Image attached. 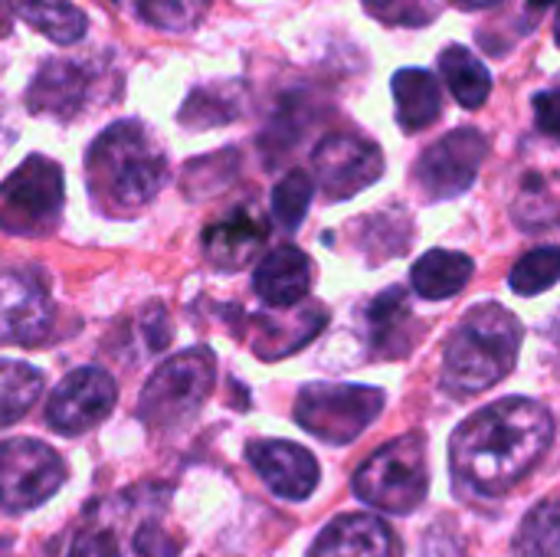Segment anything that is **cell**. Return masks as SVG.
Instances as JSON below:
<instances>
[{
	"label": "cell",
	"instance_id": "3957f363",
	"mask_svg": "<svg viewBox=\"0 0 560 557\" xmlns=\"http://www.w3.org/2000/svg\"><path fill=\"white\" fill-rule=\"evenodd\" d=\"M525 328L515 312L486 302L466 312L443 351V387L456 397H476L505 381L518 361Z\"/></svg>",
	"mask_w": 560,
	"mask_h": 557
},
{
	"label": "cell",
	"instance_id": "d6a6232c",
	"mask_svg": "<svg viewBox=\"0 0 560 557\" xmlns=\"http://www.w3.org/2000/svg\"><path fill=\"white\" fill-rule=\"evenodd\" d=\"M423 557H463V545H459V538L453 532L433 529V532H427Z\"/></svg>",
	"mask_w": 560,
	"mask_h": 557
},
{
	"label": "cell",
	"instance_id": "603a6c76",
	"mask_svg": "<svg viewBox=\"0 0 560 557\" xmlns=\"http://www.w3.org/2000/svg\"><path fill=\"white\" fill-rule=\"evenodd\" d=\"M240 115H243V89L236 82H213V85H200L187 95L177 121L184 128L203 131V128L230 125Z\"/></svg>",
	"mask_w": 560,
	"mask_h": 557
},
{
	"label": "cell",
	"instance_id": "2e32d148",
	"mask_svg": "<svg viewBox=\"0 0 560 557\" xmlns=\"http://www.w3.org/2000/svg\"><path fill=\"white\" fill-rule=\"evenodd\" d=\"M312 289V259L299 246H276L253 269V292L269 309H289L308 299Z\"/></svg>",
	"mask_w": 560,
	"mask_h": 557
},
{
	"label": "cell",
	"instance_id": "ac0fdd59",
	"mask_svg": "<svg viewBox=\"0 0 560 557\" xmlns=\"http://www.w3.org/2000/svg\"><path fill=\"white\" fill-rule=\"evenodd\" d=\"M368 341L371 355L394 361L413 351L417 345V315L404 289H387L368 305Z\"/></svg>",
	"mask_w": 560,
	"mask_h": 557
},
{
	"label": "cell",
	"instance_id": "ffe728a7",
	"mask_svg": "<svg viewBox=\"0 0 560 557\" xmlns=\"http://www.w3.org/2000/svg\"><path fill=\"white\" fill-rule=\"evenodd\" d=\"M394 105H397V125L410 135L430 128L440 118L443 108V89L430 69H400L394 72Z\"/></svg>",
	"mask_w": 560,
	"mask_h": 557
},
{
	"label": "cell",
	"instance_id": "7a4b0ae2",
	"mask_svg": "<svg viewBox=\"0 0 560 557\" xmlns=\"http://www.w3.org/2000/svg\"><path fill=\"white\" fill-rule=\"evenodd\" d=\"M85 181L105 217H131L148 207L167 181V154L138 118L108 125L85 154Z\"/></svg>",
	"mask_w": 560,
	"mask_h": 557
},
{
	"label": "cell",
	"instance_id": "52a82bcc",
	"mask_svg": "<svg viewBox=\"0 0 560 557\" xmlns=\"http://www.w3.org/2000/svg\"><path fill=\"white\" fill-rule=\"evenodd\" d=\"M384 410V391L368 384H305L295 397V420L312 437L345 446Z\"/></svg>",
	"mask_w": 560,
	"mask_h": 557
},
{
	"label": "cell",
	"instance_id": "f546056e",
	"mask_svg": "<svg viewBox=\"0 0 560 557\" xmlns=\"http://www.w3.org/2000/svg\"><path fill=\"white\" fill-rule=\"evenodd\" d=\"M364 10L387 26H427L440 16L436 0H364Z\"/></svg>",
	"mask_w": 560,
	"mask_h": 557
},
{
	"label": "cell",
	"instance_id": "ba28073f",
	"mask_svg": "<svg viewBox=\"0 0 560 557\" xmlns=\"http://www.w3.org/2000/svg\"><path fill=\"white\" fill-rule=\"evenodd\" d=\"M66 483L62 456L39 440H3L0 443V509L30 512L49 502Z\"/></svg>",
	"mask_w": 560,
	"mask_h": 557
},
{
	"label": "cell",
	"instance_id": "f1b7e54d",
	"mask_svg": "<svg viewBox=\"0 0 560 557\" xmlns=\"http://www.w3.org/2000/svg\"><path fill=\"white\" fill-rule=\"evenodd\" d=\"M558 246H538V250H532V253H525V256L518 259V266H515L512 276H509V286H512V292L532 299V295L548 292V289L558 282Z\"/></svg>",
	"mask_w": 560,
	"mask_h": 557
},
{
	"label": "cell",
	"instance_id": "5bb4252c",
	"mask_svg": "<svg viewBox=\"0 0 560 557\" xmlns=\"http://www.w3.org/2000/svg\"><path fill=\"white\" fill-rule=\"evenodd\" d=\"M246 460L276 496L292 502L308 499L322 476L315 456L305 446L285 440H253L246 446Z\"/></svg>",
	"mask_w": 560,
	"mask_h": 557
},
{
	"label": "cell",
	"instance_id": "9c48e42d",
	"mask_svg": "<svg viewBox=\"0 0 560 557\" xmlns=\"http://www.w3.org/2000/svg\"><path fill=\"white\" fill-rule=\"evenodd\" d=\"M486 158L489 138L479 128H456L420 154L413 181L427 200H453L476 184Z\"/></svg>",
	"mask_w": 560,
	"mask_h": 557
},
{
	"label": "cell",
	"instance_id": "d4e9b609",
	"mask_svg": "<svg viewBox=\"0 0 560 557\" xmlns=\"http://www.w3.org/2000/svg\"><path fill=\"white\" fill-rule=\"evenodd\" d=\"M43 394V374L26 361H0V427L30 414Z\"/></svg>",
	"mask_w": 560,
	"mask_h": 557
},
{
	"label": "cell",
	"instance_id": "4fadbf2b",
	"mask_svg": "<svg viewBox=\"0 0 560 557\" xmlns=\"http://www.w3.org/2000/svg\"><path fill=\"white\" fill-rule=\"evenodd\" d=\"M89 92H92L89 66L56 56L36 69V76L26 89V108L33 115H46L56 121H72L85 108Z\"/></svg>",
	"mask_w": 560,
	"mask_h": 557
},
{
	"label": "cell",
	"instance_id": "e575fe53",
	"mask_svg": "<svg viewBox=\"0 0 560 557\" xmlns=\"http://www.w3.org/2000/svg\"><path fill=\"white\" fill-rule=\"evenodd\" d=\"M555 102H558V89H545V92L535 98V108H538V125H541V131H545V135H558V128H560Z\"/></svg>",
	"mask_w": 560,
	"mask_h": 557
},
{
	"label": "cell",
	"instance_id": "7c38bea8",
	"mask_svg": "<svg viewBox=\"0 0 560 557\" xmlns=\"http://www.w3.org/2000/svg\"><path fill=\"white\" fill-rule=\"evenodd\" d=\"M118 401V387L108 371L102 368H75L62 378L46 404V423L56 433L79 437L98 427Z\"/></svg>",
	"mask_w": 560,
	"mask_h": 557
},
{
	"label": "cell",
	"instance_id": "1f68e13d",
	"mask_svg": "<svg viewBox=\"0 0 560 557\" xmlns=\"http://www.w3.org/2000/svg\"><path fill=\"white\" fill-rule=\"evenodd\" d=\"M69 557H118V542L108 529H85L72 542Z\"/></svg>",
	"mask_w": 560,
	"mask_h": 557
},
{
	"label": "cell",
	"instance_id": "5b68a950",
	"mask_svg": "<svg viewBox=\"0 0 560 557\" xmlns=\"http://www.w3.org/2000/svg\"><path fill=\"white\" fill-rule=\"evenodd\" d=\"M430 489V469H427V443L420 433L390 440L381 446L358 473H354V496L390 515L413 512Z\"/></svg>",
	"mask_w": 560,
	"mask_h": 557
},
{
	"label": "cell",
	"instance_id": "e0dca14e",
	"mask_svg": "<svg viewBox=\"0 0 560 557\" xmlns=\"http://www.w3.org/2000/svg\"><path fill=\"white\" fill-rule=\"evenodd\" d=\"M262 243H266V223L246 207L233 210L230 217L203 230V253L223 272H236L249 266L262 250Z\"/></svg>",
	"mask_w": 560,
	"mask_h": 557
},
{
	"label": "cell",
	"instance_id": "83f0119b",
	"mask_svg": "<svg viewBox=\"0 0 560 557\" xmlns=\"http://www.w3.org/2000/svg\"><path fill=\"white\" fill-rule=\"evenodd\" d=\"M518 557H558V502L545 499L528 512L515 538Z\"/></svg>",
	"mask_w": 560,
	"mask_h": 557
},
{
	"label": "cell",
	"instance_id": "30bf717a",
	"mask_svg": "<svg viewBox=\"0 0 560 557\" xmlns=\"http://www.w3.org/2000/svg\"><path fill=\"white\" fill-rule=\"evenodd\" d=\"M52 332V299L36 269H0V345L36 348Z\"/></svg>",
	"mask_w": 560,
	"mask_h": 557
},
{
	"label": "cell",
	"instance_id": "d590c367",
	"mask_svg": "<svg viewBox=\"0 0 560 557\" xmlns=\"http://www.w3.org/2000/svg\"><path fill=\"white\" fill-rule=\"evenodd\" d=\"M453 3H459L463 10H482V7H499L505 0H453Z\"/></svg>",
	"mask_w": 560,
	"mask_h": 557
},
{
	"label": "cell",
	"instance_id": "4dcf8cb0",
	"mask_svg": "<svg viewBox=\"0 0 560 557\" xmlns=\"http://www.w3.org/2000/svg\"><path fill=\"white\" fill-rule=\"evenodd\" d=\"M210 0H148L138 13L161 30H190L207 13Z\"/></svg>",
	"mask_w": 560,
	"mask_h": 557
},
{
	"label": "cell",
	"instance_id": "8992f818",
	"mask_svg": "<svg viewBox=\"0 0 560 557\" xmlns=\"http://www.w3.org/2000/svg\"><path fill=\"white\" fill-rule=\"evenodd\" d=\"M62 167L46 154H30L0 184V230L10 236H43L62 213Z\"/></svg>",
	"mask_w": 560,
	"mask_h": 557
},
{
	"label": "cell",
	"instance_id": "cb8c5ba5",
	"mask_svg": "<svg viewBox=\"0 0 560 557\" xmlns=\"http://www.w3.org/2000/svg\"><path fill=\"white\" fill-rule=\"evenodd\" d=\"M16 16L59 46L79 43L89 30V16L69 0H20Z\"/></svg>",
	"mask_w": 560,
	"mask_h": 557
},
{
	"label": "cell",
	"instance_id": "7402d4cb",
	"mask_svg": "<svg viewBox=\"0 0 560 557\" xmlns=\"http://www.w3.org/2000/svg\"><path fill=\"white\" fill-rule=\"evenodd\" d=\"M440 72H443V82L450 85L453 98L463 108L472 112V108H482L489 102V95H492V72L466 46H446L440 53Z\"/></svg>",
	"mask_w": 560,
	"mask_h": 557
},
{
	"label": "cell",
	"instance_id": "d6986e66",
	"mask_svg": "<svg viewBox=\"0 0 560 557\" xmlns=\"http://www.w3.org/2000/svg\"><path fill=\"white\" fill-rule=\"evenodd\" d=\"M308 557H390V529L377 515H341L318 535Z\"/></svg>",
	"mask_w": 560,
	"mask_h": 557
},
{
	"label": "cell",
	"instance_id": "74e56055",
	"mask_svg": "<svg viewBox=\"0 0 560 557\" xmlns=\"http://www.w3.org/2000/svg\"><path fill=\"white\" fill-rule=\"evenodd\" d=\"M528 3H532V10H551L555 0H528Z\"/></svg>",
	"mask_w": 560,
	"mask_h": 557
},
{
	"label": "cell",
	"instance_id": "484cf974",
	"mask_svg": "<svg viewBox=\"0 0 560 557\" xmlns=\"http://www.w3.org/2000/svg\"><path fill=\"white\" fill-rule=\"evenodd\" d=\"M312 115H315V108H312L302 95H292V98H285V102L279 105L276 118H272L269 128L262 131V151H266L269 164H272V158L292 151V148L302 141L305 128L312 125Z\"/></svg>",
	"mask_w": 560,
	"mask_h": 557
},
{
	"label": "cell",
	"instance_id": "9a60e30c",
	"mask_svg": "<svg viewBox=\"0 0 560 557\" xmlns=\"http://www.w3.org/2000/svg\"><path fill=\"white\" fill-rule=\"evenodd\" d=\"M328 322V309L302 299L289 309H272L269 315H253V351L262 361H279L305 348Z\"/></svg>",
	"mask_w": 560,
	"mask_h": 557
},
{
	"label": "cell",
	"instance_id": "836d02e7",
	"mask_svg": "<svg viewBox=\"0 0 560 557\" xmlns=\"http://www.w3.org/2000/svg\"><path fill=\"white\" fill-rule=\"evenodd\" d=\"M135 548H138V555L144 557H171L177 552V545H167V538L158 529H141Z\"/></svg>",
	"mask_w": 560,
	"mask_h": 557
},
{
	"label": "cell",
	"instance_id": "8d00e7d4",
	"mask_svg": "<svg viewBox=\"0 0 560 557\" xmlns=\"http://www.w3.org/2000/svg\"><path fill=\"white\" fill-rule=\"evenodd\" d=\"M115 7H121V10H141L148 0H112Z\"/></svg>",
	"mask_w": 560,
	"mask_h": 557
},
{
	"label": "cell",
	"instance_id": "f35d334b",
	"mask_svg": "<svg viewBox=\"0 0 560 557\" xmlns=\"http://www.w3.org/2000/svg\"><path fill=\"white\" fill-rule=\"evenodd\" d=\"M3 26H7V10H3V0H0V33H3Z\"/></svg>",
	"mask_w": 560,
	"mask_h": 557
},
{
	"label": "cell",
	"instance_id": "6da1fadb",
	"mask_svg": "<svg viewBox=\"0 0 560 557\" xmlns=\"http://www.w3.org/2000/svg\"><path fill=\"white\" fill-rule=\"evenodd\" d=\"M555 417L528 397L495 401L453 433V473L463 486L499 496L522 483L551 450Z\"/></svg>",
	"mask_w": 560,
	"mask_h": 557
},
{
	"label": "cell",
	"instance_id": "4316f807",
	"mask_svg": "<svg viewBox=\"0 0 560 557\" xmlns=\"http://www.w3.org/2000/svg\"><path fill=\"white\" fill-rule=\"evenodd\" d=\"M315 197V181L305 171H289L276 187H272V223L285 233H295L312 207Z\"/></svg>",
	"mask_w": 560,
	"mask_h": 557
},
{
	"label": "cell",
	"instance_id": "277c9868",
	"mask_svg": "<svg viewBox=\"0 0 560 557\" xmlns=\"http://www.w3.org/2000/svg\"><path fill=\"white\" fill-rule=\"evenodd\" d=\"M217 381V361L210 348H190L167 358L144 384L138 417L148 430L184 427L210 397Z\"/></svg>",
	"mask_w": 560,
	"mask_h": 557
},
{
	"label": "cell",
	"instance_id": "8fae6325",
	"mask_svg": "<svg viewBox=\"0 0 560 557\" xmlns=\"http://www.w3.org/2000/svg\"><path fill=\"white\" fill-rule=\"evenodd\" d=\"M312 164L322 194L328 200H348L381 181L384 151L361 135H328L318 141Z\"/></svg>",
	"mask_w": 560,
	"mask_h": 557
},
{
	"label": "cell",
	"instance_id": "44dd1931",
	"mask_svg": "<svg viewBox=\"0 0 560 557\" xmlns=\"http://www.w3.org/2000/svg\"><path fill=\"white\" fill-rule=\"evenodd\" d=\"M472 272H476L472 256L456 253V250H430L413 263L410 286L417 295H423L430 302H446L469 286Z\"/></svg>",
	"mask_w": 560,
	"mask_h": 557
}]
</instances>
